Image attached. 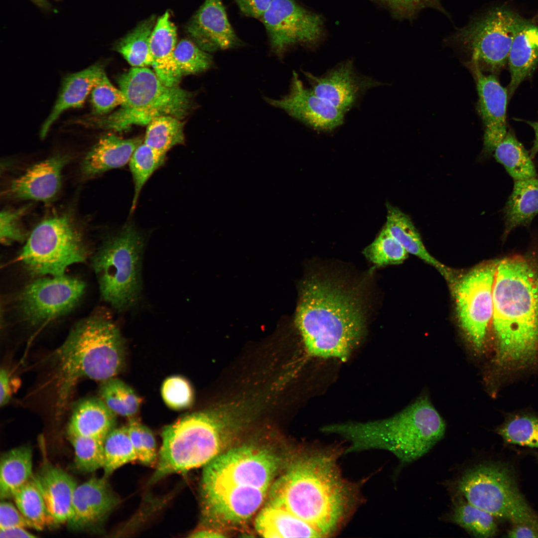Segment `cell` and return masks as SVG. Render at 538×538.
Here are the masks:
<instances>
[{
  "instance_id": "obj_1",
  "label": "cell",
  "mask_w": 538,
  "mask_h": 538,
  "mask_svg": "<svg viewBox=\"0 0 538 538\" xmlns=\"http://www.w3.org/2000/svg\"><path fill=\"white\" fill-rule=\"evenodd\" d=\"M340 450L311 447L291 457L283 474L269 488V503L310 525L322 537L335 534L359 501L358 487L339 469Z\"/></svg>"
},
{
  "instance_id": "obj_2",
  "label": "cell",
  "mask_w": 538,
  "mask_h": 538,
  "mask_svg": "<svg viewBox=\"0 0 538 538\" xmlns=\"http://www.w3.org/2000/svg\"><path fill=\"white\" fill-rule=\"evenodd\" d=\"M359 290L339 278L313 274L300 286L295 322L307 352L346 361L365 330Z\"/></svg>"
},
{
  "instance_id": "obj_3",
  "label": "cell",
  "mask_w": 538,
  "mask_h": 538,
  "mask_svg": "<svg viewBox=\"0 0 538 538\" xmlns=\"http://www.w3.org/2000/svg\"><path fill=\"white\" fill-rule=\"evenodd\" d=\"M495 362L526 368L538 357V271L524 257L499 261L493 288Z\"/></svg>"
},
{
  "instance_id": "obj_4",
  "label": "cell",
  "mask_w": 538,
  "mask_h": 538,
  "mask_svg": "<svg viewBox=\"0 0 538 538\" xmlns=\"http://www.w3.org/2000/svg\"><path fill=\"white\" fill-rule=\"evenodd\" d=\"M124 359L123 339L111 319L98 314L76 323L48 358L56 415L64 412L81 380L102 382L113 378L122 370Z\"/></svg>"
},
{
  "instance_id": "obj_5",
  "label": "cell",
  "mask_w": 538,
  "mask_h": 538,
  "mask_svg": "<svg viewBox=\"0 0 538 538\" xmlns=\"http://www.w3.org/2000/svg\"><path fill=\"white\" fill-rule=\"evenodd\" d=\"M246 402L185 415L164 427L155 470L148 481L204 466L235 438L248 418Z\"/></svg>"
},
{
  "instance_id": "obj_6",
  "label": "cell",
  "mask_w": 538,
  "mask_h": 538,
  "mask_svg": "<svg viewBox=\"0 0 538 538\" xmlns=\"http://www.w3.org/2000/svg\"><path fill=\"white\" fill-rule=\"evenodd\" d=\"M323 429L345 438L350 444L347 453L384 450L406 464L423 456L441 440L446 425L429 399L422 396L390 418L334 424Z\"/></svg>"
},
{
  "instance_id": "obj_7",
  "label": "cell",
  "mask_w": 538,
  "mask_h": 538,
  "mask_svg": "<svg viewBox=\"0 0 538 538\" xmlns=\"http://www.w3.org/2000/svg\"><path fill=\"white\" fill-rule=\"evenodd\" d=\"M117 81L125 97V104L108 116L88 117L79 123L122 132L133 126L147 125L160 116L180 119L192 105L191 93L178 86L166 85L147 67H133L120 75Z\"/></svg>"
},
{
  "instance_id": "obj_8",
  "label": "cell",
  "mask_w": 538,
  "mask_h": 538,
  "mask_svg": "<svg viewBox=\"0 0 538 538\" xmlns=\"http://www.w3.org/2000/svg\"><path fill=\"white\" fill-rule=\"evenodd\" d=\"M144 245L139 231L126 224L106 241L93 259L101 294L118 311L132 307L139 299Z\"/></svg>"
},
{
  "instance_id": "obj_9",
  "label": "cell",
  "mask_w": 538,
  "mask_h": 538,
  "mask_svg": "<svg viewBox=\"0 0 538 538\" xmlns=\"http://www.w3.org/2000/svg\"><path fill=\"white\" fill-rule=\"evenodd\" d=\"M457 493L495 518L538 530V516L522 494L513 471L498 462H485L465 471L456 482Z\"/></svg>"
},
{
  "instance_id": "obj_10",
  "label": "cell",
  "mask_w": 538,
  "mask_h": 538,
  "mask_svg": "<svg viewBox=\"0 0 538 538\" xmlns=\"http://www.w3.org/2000/svg\"><path fill=\"white\" fill-rule=\"evenodd\" d=\"M87 255L80 233L63 214L46 219L34 228L19 259L33 274L59 276L69 266L84 261Z\"/></svg>"
},
{
  "instance_id": "obj_11",
  "label": "cell",
  "mask_w": 538,
  "mask_h": 538,
  "mask_svg": "<svg viewBox=\"0 0 538 538\" xmlns=\"http://www.w3.org/2000/svg\"><path fill=\"white\" fill-rule=\"evenodd\" d=\"M525 20L502 7L473 16L447 38L465 51L481 71L497 70L508 62L514 38Z\"/></svg>"
},
{
  "instance_id": "obj_12",
  "label": "cell",
  "mask_w": 538,
  "mask_h": 538,
  "mask_svg": "<svg viewBox=\"0 0 538 538\" xmlns=\"http://www.w3.org/2000/svg\"><path fill=\"white\" fill-rule=\"evenodd\" d=\"M280 463L273 451L263 446L246 444L232 448L204 466L201 492L242 486L269 490Z\"/></svg>"
},
{
  "instance_id": "obj_13",
  "label": "cell",
  "mask_w": 538,
  "mask_h": 538,
  "mask_svg": "<svg viewBox=\"0 0 538 538\" xmlns=\"http://www.w3.org/2000/svg\"><path fill=\"white\" fill-rule=\"evenodd\" d=\"M499 262L483 263L451 284L460 326L478 351L483 348L492 318L493 288Z\"/></svg>"
},
{
  "instance_id": "obj_14",
  "label": "cell",
  "mask_w": 538,
  "mask_h": 538,
  "mask_svg": "<svg viewBox=\"0 0 538 538\" xmlns=\"http://www.w3.org/2000/svg\"><path fill=\"white\" fill-rule=\"evenodd\" d=\"M81 280L64 274L42 277L28 284L18 298L20 312L28 324L37 325L70 311L85 290Z\"/></svg>"
},
{
  "instance_id": "obj_15",
  "label": "cell",
  "mask_w": 538,
  "mask_h": 538,
  "mask_svg": "<svg viewBox=\"0 0 538 538\" xmlns=\"http://www.w3.org/2000/svg\"><path fill=\"white\" fill-rule=\"evenodd\" d=\"M261 20L271 49L279 58L292 45L314 44L322 33L320 17L295 0H272Z\"/></svg>"
},
{
  "instance_id": "obj_16",
  "label": "cell",
  "mask_w": 538,
  "mask_h": 538,
  "mask_svg": "<svg viewBox=\"0 0 538 538\" xmlns=\"http://www.w3.org/2000/svg\"><path fill=\"white\" fill-rule=\"evenodd\" d=\"M268 491L242 486L201 492L203 521L224 526L247 522L262 505Z\"/></svg>"
},
{
  "instance_id": "obj_17",
  "label": "cell",
  "mask_w": 538,
  "mask_h": 538,
  "mask_svg": "<svg viewBox=\"0 0 538 538\" xmlns=\"http://www.w3.org/2000/svg\"><path fill=\"white\" fill-rule=\"evenodd\" d=\"M265 100L317 131H331L344 121L345 113L305 87L295 72L287 95L278 99L265 97Z\"/></svg>"
},
{
  "instance_id": "obj_18",
  "label": "cell",
  "mask_w": 538,
  "mask_h": 538,
  "mask_svg": "<svg viewBox=\"0 0 538 538\" xmlns=\"http://www.w3.org/2000/svg\"><path fill=\"white\" fill-rule=\"evenodd\" d=\"M469 67L474 77L478 95V109L484 126V157L491 155L505 136L508 91L494 75H485L475 65Z\"/></svg>"
},
{
  "instance_id": "obj_19",
  "label": "cell",
  "mask_w": 538,
  "mask_h": 538,
  "mask_svg": "<svg viewBox=\"0 0 538 538\" xmlns=\"http://www.w3.org/2000/svg\"><path fill=\"white\" fill-rule=\"evenodd\" d=\"M303 73L317 95L345 113L368 90L382 84L358 73L351 61L338 64L322 76L305 71Z\"/></svg>"
},
{
  "instance_id": "obj_20",
  "label": "cell",
  "mask_w": 538,
  "mask_h": 538,
  "mask_svg": "<svg viewBox=\"0 0 538 538\" xmlns=\"http://www.w3.org/2000/svg\"><path fill=\"white\" fill-rule=\"evenodd\" d=\"M187 31L194 42L209 53L243 44L229 22L222 0H205L188 24Z\"/></svg>"
},
{
  "instance_id": "obj_21",
  "label": "cell",
  "mask_w": 538,
  "mask_h": 538,
  "mask_svg": "<svg viewBox=\"0 0 538 538\" xmlns=\"http://www.w3.org/2000/svg\"><path fill=\"white\" fill-rule=\"evenodd\" d=\"M119 503L107 478H91L76 487L72 515L67 524L75 531L95 527L102 523Z\"/></svg>"
},
{
  "instance_id": "obj_22",
  "label": "cell",
  "mask_w": 538,
  "mask_h": 538,
  "mask_svg": "<svg viewBox=\"0 0 538 538\" xmlns=\"http://www.w3.org/2000/svg\"><path fill=\"white\" fill-rule=\"evenodd\" d=\"M69 159L67 155H57L33 165L12 181L9 194L20 199L51 200L60 190L62 171Z\"/></svg>"
},
{
  "instance_id": "obj_23",
  "label": "cell",
  "mask_w": 538,
  "mask_h": 538,
  "mask_svg": "<svg viewBox=\"0 0 538 538\" xmlns=\"http://www.w3.org/2000/svg\"><path fill=\"white\" fill-rule=\"evenodd\" d=\"M56 525L67 523L72 515V501L77 484L64 470L44 461L32 477Z\"/></svg>"
},
{
  "instance_id": "obj_24",
  "label": "cell",
  "mask_w": 538,
  "mask_h": 538,
  "mask_svg": "<svg viewBox=\"0 0 538 538\" xmlns=\"http://www.w3.org/2000/svg\"><path fill=\"white\" fill-rule=\"evenodd\" d=\"M177 32L169 13L166 12L157 20L149 39L153 71L167 86H178L182 75L174 59Z\"/></svg>"
},
{
  "instance_id": "obj_25",
  "label": "cell",
  "mask_w": 538,
  "mask_h": 538,
  "mask_svg": "<svg viewBox=\"0 0 538 538\" xmlns=\"http://www.w3.org/2000/svg\"><path fill=\"white\" fill-rule=\"evenodd\" d=\"M142 142L140 137L125 139L112 134L102 136L84 157L81 167L83 174L92 177L125 166Z\"/></svg>"
},
{
  "instance_id": "obj_26",
  "label": "cell",
  "mask_w": 538,
  "mask_h": 538,
  "mask_svg": "<svg viewBox=\"0 0 538 538\" xmlns=\"http://www.w3.org/2000/svg\"><path fill=\"white\" fill-rule=\"evenodd\" d=\"M105 73L103 65L96 63L64 78L57 100L40 130L44 137L51 126L66 110L81 107L93 87Z\"/></svg>"
},
{
  "instance_id": "obj_27",
  "label": "cell",
  "mask_w": 538,
  "mask_h": 538,
  "mask_svg": "<svg viewBox=\"0 0 538 538\" xmlns=\"http://www.w3.org/2000/svg\"><path fill=\"white\" fill-rule=\"evenodd\" d=\"M116 414L99 398L81 400L74 406L69 421L67 433L104 440L115 428Z\"/></svg>"
},
{
  "instance_id": "obj_28",
  "label": "cell",
  "mask_w": 538,
  "mask_h": 538,
  "mask_svg": "<svg viewBox=\"0 0 538 538\" xmlns=\"http://www.w3.org/2000/svg\"><path fill=\"white\" fill-rule=\"evenodd\" d=\"M508 62L511 74L509 93L512 96L538 63V26L525 20L514 38Z\"/></svg>"
},
{
  "instance_id": "obj_29",
  "label": "cell",
  "mask_w": 538,
  "mask_h": 538,
  "mask_svg": "<svg viewBox=\"0 0 538 538\" xmlns=\"http://www.w3.org/2000/svg\"><path fill=\"white\" fill-rule=\"evenodd\" d=\"M504 239L515 228L529 227L538 214V176L514 181L512 193L503 210Z\"/></svg>"
},
{
  "instance_id": "obj_30",
  "label": "cell",
  "mask_w": 538,
  "mask_h": 538,
  "mask_svg": "<svg viewBox=\"0 0 538 538\" xmlns=\"http://www.w3.org/2000/svg\"><path fill=\"white\" fill-rule=\"evenodd\" d=\"M387 211L385 227L388 232L408 253L416 256L434 267L451 283L455 278L452 271L428 252L409 217L398 208L390 204H387Z\"/></svg>"
},
{
  "instance_id": "obj_31",
  "label": "cell",
  "mask_w": 538,
  "mask_h": 538,
  "mask_svg": "<svg viewBox=\"0 0 538 538\" xmlns=\"http://www.w3.org/2000/svg\"><path fill=\"white\" fill-rule=\"evenodd\" d=\"M255 529L265 538H321L308 523L289 511L267 505L255 520Z\"/></svg>"
},
{
  "instance_id": "obj_32",
  "label": "cell",
  "mask_w": 538,
  "mask_h": 538,
  "mask_svg": "<svg viewBox=\"0 0 538 538\" xmlns=\"http://www.w3.org/2000/svg\"><path fill=\"white\" fill-rule=\"evenodd\" d=\"M32 476V453L29 446L16 447L4 452L0 461L1 500L12 497Z\"/></svg>"
},
{
  "instance_id": "obj_33",
  "label": "cell",
  "mask_w": 538,
  "mask_h": 538,
  "mask_svg": "<svg viewBox=\"0 0 538 538\" xmlns=\"http://www.w3.org/2000/svg\"><path fill=\"white\" fill-rule=\"evenodd\" d=\"M494 156L514 181L538 177L529 152L510 131L496 146Z\"/></svg>"
},
{
  "instance_id": "obj_34",
  "label": "cell",
  "mask_w": 538,
  "mask_h": 538,
  "mask_svg": "<svg viewBox=\"0 0 538 538\" xmlns=\"http://www.w3.org/2000/svg\"><path fill=\"white\" fill-rule=\"evenodd\" d=\"M449 519L474 537L491 538L497 533L496 518L468 502L457 493Z\"/></svg>"
},
{
  "instance_id": "obj_35",
  "label": "cell",
  "mask_w": 538,
  "mask_h": 538,
  "mask_svg": "<svg viewBox=\"0 0 538 538\" xmlns=\"http://www.w3.org/2000/svg\"><path fill=\"white\" fill-rule=\"evenodd\" d=\"M154 23V17L144 20L116 45V50L133 67L152 65L149 39Z\"/></svg>"
},
{
  "instance_id": "obj_36",
  "label": "cell",
  "mask_w": 538,
  "mask_h": 538,
  "mask_svg": "<svg viewBox=\"0 0 538 538\" xmlns=\"http://www.w3.org/2000/svg\"><path fill=\"white\" fill-rule=\"evenodd\" d=\"M147 126L143 142L162 154L166 155L173 147L184 142V124L179 118L160 116Z\"/></svg>"
},
{
  "instance_id": "obj_37",
  "label": "cell",
  "mask_w": 538,
  "mask_h": 538,
  "mask_svg": "<svg viewBox=\"0 0 538 538\" xmlns=\"http://www.w3.org/2000/svg\"><path fill=\"white\" fill-rule=\"evenodd\" d=\"M12 497L17 509L33 524L35 529L40 531L45 527L55 525L32 478L18 488Z\"/></svg>"
},
{
  "instance_id": "obj_38",
  "label": "cell",
  "mask_w": 538,
  "mask_h": 538,
  "mask_svg": "<svg viewBox=\"0 0 538 538\" xmlns=\"http://www.w3.org/2000/svg\"><path fill=\"white\" fill-rule=\"evenodd\" d=\"M103 447V469L104 477L106 478L122 466L137 461L127 426L114 428L105 437Z\"/></svg>"
},
{
  "instance_id": "obj_39",
  "label": "cell",
  "mask_w": 538,
  "mask_h": 538,
  "mask_svg": "<svg viewBox=\"0 0 538 538\" xmlns=\"http://www.w3.org/2000/svg\"><path fill=\"white\" fill-rule=\"evenodd\" d=\"M99 392L100 398L116 415L130 417L139 409V398L121 380L113 377L102 382Z\"/></svg>"
},
{
  "instance_id": "obj_40",
  "label": "cell",
  "mask_w": 538,
  "mask_h": 538,
  "mask_svg": "<svg viewBox=\"0 0 538 538\" xmlns=\"http://www.w3.org/2000/svg\"><path fill=\"white\" fill-rule=\"evenodd\" d=\"M165 157V154L143 142L134 151L129 162L134 184L131 213L136 207L142 188L151 175L164 164Z\"/></svg>"
},
{
  "instance_id": "obj_41",
  "label": "cell",
  "mask_w": 538,
  "mask_h": 538,
  "mask_svg": "<svg viewBox=\"0 0 538 538\" xmlns=\"http://www.w3.org/2000/svg\"><path fill=\"white\" fill-rule=\"evenodd\" d=\"M498 433L507 443L538 449V417L515 416L502 424Z\"/></svg>"
},
{
  "instance_id": "obj_42",
  "label": "cell",
  "mask_w": 538,
  "mask_h": 538,
  "mask_svg": "<svg viewBox=\"0 0 538 538\" xmlns=\"http://www.w3.org/2000/svg\"><path fill=\"white\" fill-rule=\"evenodd\" d=\"M74 451V466L84 473L103 468L104 464V440L76 435H68Z\"/></svg>"
},
{
  "instance_id": "obj_43",
  "label": "cell",
  "mask_w": 538,
  "mask_h": 538,
  "mask_svg": "<svg viewBox=\"0 0 538 538\" xmlns=\"http://www.w3.org/2000/svg\"><path fill=\"white\" fill-rule=\"evenodd\" d=\"M363 254L379 267L402 263L408 254L385 227L375 240L364 250Z\"/></svg>"
},
{
  "instance_id": "obj_44",
  "label": "cell",
  "mask_w": 538,
  "mask_h": 538,
  "mask_svg": "<svg viewBox=\"0 0 538 538\" xmlns=\"http://www.w3.org/2000/svg\"><path fill=\"white\" fill-rule=\"evenodd\" d=\"M174 57L182 76L204 72L213 65L209 53L188 39H182L177 44Z\"/></svg>"
},
{
  "instance_id": "obj_45",
  "label": "cell",
  "mask_w": 538,
  "mask_h": 538,
  "mask_svg": "<svg viewBox=\"0 0 538 538\" xmlns=\"http://www.w3.org/2000/svg\"><path fill=\"white\" fill-rule=\"evenodd\" d=\"M137 461L146 466L156 465L158 452L154 436L151 430L135 419H131L127 425Z\"/></svg>"
},
{
  "instance_id": "obj_46",
  "label": "cell",
  "mask_w": 538,
  "mask_h": 538,
  "mask_svg": "<svg viewBox=\"0 0 538 538\" xmlns=\"http://www.w3.org/2000/svg\"><path fill=\"white\" fill-rule=\"evenodd\" d=\"M91 94L93 112L97 116L106 115L126 102L122 91L112 84L106 73L94 86Z\"/></svg>"
},
{
  "instance_id": "obj_47",
  "label": "cell",
  "mask_w": 538,
  "mask_h": 538,
  "mask_svg": "<svg viewBox=\"0 0 538 538\" xmlns=\"http://www.w3.org/2000/svg\"><path fill=\"white\" fill-rule=\"evenodd\" d=\"M161 393L165 403L174 409L186 408L193 402L191 387L185 379L180 376H173L167 378L162 385Z\"/></svg>"
},
{
  "instance_id": "obj_48",
  "label": "cell",
  "mask_w": 538,
  "mask_h": 538,
  "mask_svg": "<svg viewBox=\"0 0 538 538\" xmlns=\"http://www.w3.org/2000/svg\"><path fill=\"white\" fill-rule=\"evenodd\" d=\"M390 8L398 18L414 19L424 8H432L449 16L441 0H379Z\"/></svg>"
},
{
  "instance_id": "obj_49",
  "label": "cell",
  "mask_w": 538,
  "mask_h": 538,
  "mask_svg": "<svg viewBox=\"0 0 538 538\" xmlns=\"http://www.w3.org/2000/svg\"><path fill=\"white\" fill-rule=\"evenodd\" d=\"M25 208L17 210H3L0 213V239L2 243L8 244L21 241L24 234L21 229L19 220Z\"/></svg>"
},
{
  "instance_id": "obj_50",
  "label": "cell",
  "mask_w": 538,
  "mask_h": 538,
  "mask_svg": "<svg viewBox=\"0 0 538 538\" xmlns=\"http://www.w3.org/2000/svg\"><path fill=\"white\" fill-rule=\"evenodd\" d=\"M13 527L33 528V524L27 519L12 504L1 500L0 504V530Z\"/></svg>"
},
{
  "instance_id": "obj_51",
  "label": "cell",
  "mask_w": 538,
  "mask_h": 538,
  "mask_svg": "<svg viewBox=\"0 0 538 538\" xmlns=\"http://www.w3.org/2000/svg\"><path fill=\"white\" fill-rule=\"evenodd\" d=\"M246 15L261 19L272 0H234Z\"/></svg>"
},
{
  "instance_id": "obj_52",
  "label": "cell",
  "mask_w": 538,
  "mask_h": 538,
  "mask_svg": "<svg viewBox=\"0 0 538 538\" xmlns=\"http://www.w3.org/2000/svg\"><path fill=\"white\" fill-rule=\"evenodd\" d=\"M507 532L509 538H538V530L531 526L520 524L513 525Z\"/></svg>"
},
{
  "instance_id": "obj_53",
  "label": "cell",
  "mask_w": 538,
  "mask_h": 538,
  "mask_svg": "<svg viewBox=\"0 0 538 538\" xmlns=\"http://www.w3.org/2000/svg\"><path fill=\"white\" fill-rule=\"evenodd\" d=\"M10 400L9 377L7 371L1 368L0 371V405H5Z\"/></svg>"
},
{
  "instance_id": "obj_54",
  "label": "cell",
  "mask_w": 538,
  "mask_h": 538,
  "mask_svg": "<svg viewBox=\"0 0 538 538\" xmlns=\"http://www.w3.org/2000/svg\"><path fill=\"white\" fill-rule=\"evenodd\" d=\"M36 536L22 527H13L0 530L1 538H35Z\"/></svg>"
},
{
  "instance_id": "obj_55",
  "label": "cell",
  "mask_w": 538,
  "mask_h": 538,
  "mask_svg": "<svg viewBox=\"0 0 538 538\" xmlns=\"http://www.w3.org/2000/svg\"><path fill=\"white\" fill-rule=\"evenodd\" d=\"M214 530L209 529H202L194 531L190 536L192 538L223 537L221 535Z\"/></svg>"
},
{
  "instance_id": "obj_56",
  "label": "cell",
  "mask_w": 538,
  "mask_h": 538,
  "mask_svg": "<svg viewBox=\"0 0 538 538\" xmlns=\"http://www.w3.org/2000/svg\"><path fill=\"white\" fill-rule=\"evenodd\" d=\"M527 123L533 128L535 133V138L534 143L529 152L531 158L533 159L538 153V121H527Z\"/></svg>"
},
{
  "instance_id": "obj_57",
  "label": "cell",
  "mask_w": 538,
  "mask_h": 538,
  "mask_svg": "<svg viewBox=\"0 0 538 538\" xmlns=\"http://www.w3.org/2000/svg\"><path fill=\"white\" fill-rule=\"evenodd\" d=\"M36 0V1H42V0Z\"/></svg>"
}]
</instances>
